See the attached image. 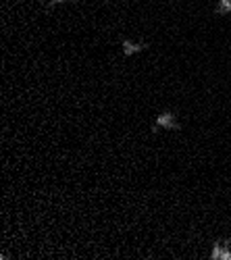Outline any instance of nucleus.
I'll return each mask as SVG.
<instances>
[{"instance_id":"obj_5","label":"nucleus","mask_w":231,"mask_h":260,"mask_svg":"<svg viewBox=\"0 0 231 260\" xmlns=\"http://www.w3.org/2000/svg\"><path fill=\"white\" fill-rule=\"evenodd\" d=\"M62 3H71V5H75L77 0H50V3L46 5V11H52V9H56L58 5H62Z\"/></svg>"},{"instance_id":"obj_4","label":"nucleus","mask_w":231,"mask_h":260,"mask_svg":"<svg viewBox=\"0 0 231 260\" xmlns=\"http://www.w3.org/2000/svg\"><path fill=\"white\" fill-rule=\"evenodd\" d=\"M215 15L231 17V0H219L217 7H215Z\"/></svg>"},{"instance_id":"obj_1","label":"nucleus","mask_w":231,"mask_h":260,"mask_svg":"<svg viewBox=\"0 0 231 260\" xmlns=\"http://www.w3.org/2000/svg\"><path fill=\"white\" fill-rule=\"evenodd\" d=\"M158 129H167V132H179V129H181V123H179V119L175 117V113H171V111H162V113L156 117L154 125H152V134H156Z\"/></svg>"},{"instance_id":"obj_3","label":"nucleus","mask_w":231,"mask_h":260,"mask_svg":"<svg viewBox=\"0 0 231 260\" xmlns=\"http://www.w3.org/2000/svg\"><path fill=\"white\" fill-rule=\"evenodd\" d=\"M121 44H123V54H125V56H136L138 52L150 48L148 42H131V40H123Z\"/></svg>"},{"instance_id":"obj_2","label":"nucleus","mask_w":231,"mask_h":260,"mask_svg":"<svg viewBox=\"0 0 231 260\" xmlns=\"http://www.w3.org/2000/svg\"><path fill=\"white\" fill-rule=\"evenodd\" d=\"M213 260H231V240H217L211 252Z\"/></svg>"}]
</instances>
